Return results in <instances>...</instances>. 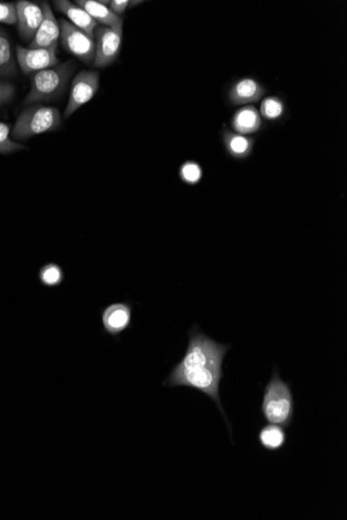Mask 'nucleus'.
Segmentation results:
<instances>
[{
	"label": "nucleus",
	"instance_id": "obj_2",
	"mask_svg": "<svg viewBox=\"0 0 347 520\" xmlns=\"http://www.w3.org/2000/svg\"><path fill=\"white\" fill-rule=\"evenodd\" d=\"M77 66L74 60L60 63L31 76V91L24 99L25 105L53 102L69 87Z\"/></svg>",
	"mask_w": 347,
	"mask_h": 520
},
{
	"label": "nucleus",
	"instance_id": "obj_23",
	"mask_svg": "<svg viewBox=\"0 0 347 520\" xmlns=\"http://www.w3.org/2000/svg\"><path fill=\"white\" fill-rule=\"evenodd\" d=\"M0 24H16V5L15 3L0 2Z\"/></svg>",
	"mask_w": 347,
	"mask_h": 520
},
{
	"label": "nucleus",
	"instance_id": "obj_22",
	"mask_svg": "<svg viewBox=\"0 0 347 520\" xmlns=\"http://www.w3.org/2000/svg\"><path fill=\"white\" fill-rule=\"evenodd\" d=\"M284 104L278 98L268 97L261 104V113L267 120H277L284 113Z\"/></svg>",
	"mask_w": 347,
	"mask_h": 520
},
{
	"label": "nucleus",
	"instance_id": "obj_25",
	"mask_svg": "<svg viewBox=\"0 0 347 520\" xmlns=\"http://www.w3.org/2000/svg\"><path fill=\"white\" fill-rule=\"evenodd\" d=\"M130 6L129 0H112L110 4V10L120 16L126 11Z\"/></svg>",
	"mask_w": 347,
	"mask_h": 520
},
{
	"label": "nucleus",
	"instance_id": "obj_10",
	"mask_svg": "<svg viewBox=\"0 0 347 520\" xmlns=\"http://www.w3.org/2000/svg\"><path fill=\"white\" fill-rule=\"evenodd\" d=\"M44 18L28 48H58L61 38V26L58 19L47 2L41 3Z\"/></svg>",
	"mask_w": 347,
	"mask_h": 520
},
{
	"label": "nucleus",
	"instance_id": "obj_1",
	"mask_svg": "<svg viewBox=\"0 0 347 520\" xmlns=\"http://www.w3.org/2000/svg\"><path fill=\"white\" fill-rule=\"evenodd\" d=\"M189 341L186 354L169 372L162 386L187 387L201 391L212 399L222 413L227 429L232 436L229 419L219 398V383L223 379V362L230 345L218 343L194 325L188 332Z\"/></svg>",
	"mask_w": 347,
	"mask_h": 520
},
{
	"label": "nucleus",
	"instance_id": "obj_17",
	"mask_svg": "<svg viewBox=\"0 0 347 520\" xmlns=\"http://www.w3.org/2000/svg\"><path fill=\"white\" fill-rule=\"evenodd\" d=\"M232 125L239 134L246 135L257 132L261 127L259 112L252 106H246L236 113Z\"/></svg>",
	"mask_w": 347,
	"mask_h": 520
},
{
	"label": "nucleus",
	"instance_id": "obj_7",
	"mask_svg": "<svg viewBox=\"0 0 347 520\" xmlns=\"http://www.w3.org/2000/svg\"><path fill=\"white\" fill-rule=\"evenodd\" d=\"M99 90V74L96 71L83 70L77 73L71 83L70 96L63 118L68 119L95 97Z\"/></svg>",
	"mask_w": 347,
	"mask_h": 520
},
{
	"label": "nucleus",
	"instance_id": "obj_11",
	"mask_svg": "<svg viewBox=\"0 0 347 520\" xmlns=\"http://www.w3.org/2000/svg\"><path fill=\"white\" fill-rule=\"evenodd\" d=\"M132 308L130 303H112L102 312V324L106 333L118 337L131 324Z\"/></svg>",
	"mask_w": 347,
	"mask_h": 520
},
{
	"label": "nucleus",
	"instance_id": "obj_18",
	"mask_svg": "<svg viewBox=\"0 0 347 520\" xmlns=\"http://www.w3.org/2000/svg\"><path fill=\"white\" fill-rule=\"evenodd\" d=\"M259 443L267 451L280 450L286 443V433L278 425L265 426L259 432Z\"/></svg>",
	"mask_w": 347,
	"mask_h": 520
},
{
	"label": "nucleus",
	"instance_id": "obj_5",
	"mask_svg": "<svg viewBox=\"0 0 347 520\" xmlns=\"http://www.w3.org/2000/svg\"><path fill=\"white\" fill-rule=\"evenodd\" d=\"M61 44L68 53L75 56L86 65H92L95 60V39L80 28L71 24L68 20L61 19Z\"/></svg>",
	"mask_w": 347,
	"mask_h": 520
},
{
	"label": "nucleus",
	"instance_id": "obj_20",
	"mask_svg": "<svg viewBox=\"0 0 347 520\" xmlns=\"http://www.w3.org/2000/svg\"><path fill=\"white\" fill-rule=\"evenodd\" d=\"M40 281L46 287H56L63 280V269L53 263L42 267L39 273Z\"/></svg>",
	"mask_w": 347,
	"mask_h": 520
},
{
	"label": "nucleus",
	"instance_id": "obj_16",
	"mask_svg": "<svg viewBox=\"0 0 347 520\" xmlns=\"http://www.w3.org/2000/svg\"><path fill=\"white\" fill-rule=\"evenodd\" d=\"M224 144L227 152L231 158L243 160L251 155L254 140L243 134L226 132L224 134Z\"/></svg>",
	"mask_w": 347,
	"mask_h": 520
},
{
	"label": "nucleus",
	"instance_id": "obj_8",
	"mask_svg": "<svg viewBox=\"0 0 347 520\" xmlns=\"http://www.w3.org/2000/svg\"><path fill=\"white\" fill-rule=\"evenodd\" d=\"M58 48H28L16 46L18 67L25 75L34 74L59 65Z\"/></svg>",
	"mask_w": 347,
	"mask_h": 520
},
{
	"label": "nucleus",
	"instance_id": "obj_4",
	"mask_svg": "<svg viewBox=\"0 0 347 520\" xmlns=\"http://www.w3.org/2000/svg\"><path fill=\"white\" fill-rule=\"evenodd\" d=\"M62 124L60 110L42 104L30 105L17 118L12 137L19 140L31 139L35 135L59 130Z\"/></svg>",
	"mask_w": 347,
	"mask_h": 520
},
{
	"label": "nucleus",
	"instance_id": "obj_3",
	"mask_svg": "<svg viewBox=\"0 0 347 520\" xmlns=\"http://www.w3.org/2000/svg\"><path fill=\"white\" fill-rule=\"evenodd\" d=\"M261 411L269 424L288 429L293 423L294 412L293 391L289 383L281 379L277 368L274 370L272 379L265 389Z\"/></svg>",
	"mask_w": 347,
	"mask_h": 520
},
{
	"label": "nucleus",
	"instance_id": "obj_15",
	"mask_svg": "<svg viewBox=\"0 0 347 520\" xmlns=\"http://www.w3.org/2000/svg\"><path fill=\"white\" fill-rule=\"evenodd\" d=\"M17 65L9 34L0 27V78L18 76Z\"/></svg>",
	"mask_w": 347,
	"mask_h": 520
},
{
	"label": "nucleus",
	"instance_id": "obj_14",
	"mask_svg": "<svg viewBox=\"0 0 347 520\" xmlns=\"http://www.w3.org/2000/svg\"><path fill=\"white\" fill-rule=\"evenodd\" d=\"M75 4L86 11L98 24L112 28H123V18L113 14L108 5L96 2V0H77Z\"/></svg>",
	"mask_w": 347,
	"mask_h": 520
},
{
	"label": "nucleus",
	"instance_id": "obj_24",
	"mask_svg": "<svg viewBox=\"0 0 347 520\" xmlns=\"http://www.w3.org/2000/svg\"><path fill=\"white\" fill-rule=\"evenodd\" d=\"M14 96H15V87H14V84L0 80V108L10 103Z\"/></svg>",
	"mask_w": 347,
	"mask_h": 520
},
{
	"label": "nucleus",
	"instance_id": "obj_12",
	"mask_svg": "<svg viewBox=\"0 0 347 520\" xmlns=\"http://www.w3.org/2000/svg\"><path fill=\"white\" fill-rule=\"evenodd\" d=\"M53 5L56 11L61 12L69 19L71 24L94 38V33L99 24L80 5L69 0H55Z\"/></svg>",
	"mask_w": 347,
	"mask_h": 520
},
{
	"label": "nucleus",
	"instance_id": "obj_13",
	"mask_svg": "<svg viewBox=\"0 0 347 520\" xmlns=\"http://www.w3.org/2000/svg\"><path fill=\"white\" fill-rule=\"evenodd\" d=\"M265 94L262 85L252 78H244L230 90L229 98L233 104L242 105L257 102Z\"/></svg>",
	"mask_w": 347,
	"mask_h": 520
},
{
	"label": "nucleus",
	"instance_id": "obj_9",
	"mask_svg": "<svg viewBox=\"0 0 347 520\" xmlns=\"http://www.w3.org/2000/svg\"><path fill=\"white\" fill-rule=\"evenodd\" d=\"M17 28L21 40L31 43L43 21L44 13L41 5L28 0L15 3Z\"/></svg>",
	"mask_w": 347,
	"mask_h": 520
},
{
	"label": "nucleus",
	"instance_id": "obj_19",
	"mask_svg": "<svg viewBox=\"0 0 347 520\" xmlns=\"http://www.w3.org/2000/svg\"><path fill=\"white\" fill-rule=\"evenodd\" d=\"M179 177L183 183L194 187V185L201 182L203 178V169L199 163L188 160L181 165L179 169Z\"/></svg>",
	"mask_w": 347,
	"mask_h": 520
},
{
	"label": "nucleus",
	"instance_id": "obj_6",
	"mask_svg": "<svg viewBox=\"0 0 347 520\" xmlns=\"http://www.w3.org/2000/svg\"><path fill=\"white\" fill-rule=\"evenodd\" d=\"M123 28H112L98 25L95 33V60L96 68H105L112 65L119 58L122 46Z\"/></svg>",
	"mask_w": 347,
	"mask_h": 520
},
{
	"label": "nucleus",
	"instance_id": "obj_21",
	"mask_svg": "<svg viewBox=\"0 0 347 520\" xmlns=\"http://www.w3.org/2000/svg\"><path fill=\"white\" fill-rule=\"evenodd\" d=\"M11 128L10 125L0 122V154H11L25 149L24 145L12 140Z\"/></svg>",
	"mask_w": 347,
	"mask_h": 520
}]
</instances>
